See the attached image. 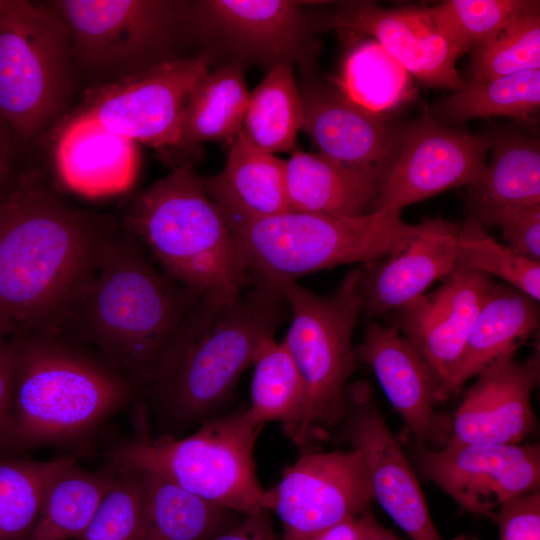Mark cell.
<instances>
[{"mask_svg":"<svg viewBox=\"0 0 540 540\" xmlns=\"http://www.w3.org/2000/svg\"><path fill=\"white\" fill-rule=\"evenodd\" d=\"M122 221L73 206L35 174L0 193V316L57 335Z\"/></svg>","mask_w":540,"mask_h":540,"instance_id":"6da1fadb","label":"cell"},{"mask_svg":"<svg viewBox=\"0 0 540 540\" xmlns=\"http://www.w3.org/2000/svg\"><path fill=\"white\" fill-rule=\"evenodd\" d=\"M289 313L274 284L264 280L233 297H200L137 390L136 402L156 419L159 432L153 435L179 437L216 417Z\"/></svg>","mask_w":540,"mask_h":540,"instance_id":"7a4b0ae2","label":"cell"},{"mask_svg":"<svg viewBox=\"0 0 540 540\" xmlns=\"http://www.w3.org/2000/svg\"><path fill=\"white\" fill-rule=\"evenodd\" d=\"M200 297L157 270L121 223L57 335L97 352L138 390Z\"/></svg>","mask_w":540,"mask_h":540,"instance_id":"3957f363","label":"cell"},{"mask_svg":"<svg viewBox=\"0 0 540 540\" xmlns=\"http://www.w3.org/2000/svg\"><path fill=\"white\" fill-rule=\"evenodd\" d=\"M13 366L8 452L52 446L90 454L96 434L137 400V387L94 350L58 335L9 341Z\"/></svg>","mask_w":540,"mask_h":540,"instance_id":"277c9868","label":"cell"},{"mask_svg":"<svg viewBox=\"0 0 540 540\" xmlns=\"http://www.w3.org/2000/svg\"><path fill=\"white\" fill-rule=\"evenodd\" d=\"M122 223L167 277L201 297H233L252 284L225 214L188 162L140 192Z\"/></svg>","mask_w":540,"mask_h":540,"instance_id":"5b68a950","label":"cell"},{"mask_svg":"<svg viewBox=\"0 0 540 540\" xmlns=\"http://www.w3.org/2000/svg\"><path fill=\"white\" fill-rule=\"evenodd\" d=\"M263 425L247 409L214 417L185 437L153 435L137 419V433L108 446L106 463L156 473L239 514L264 509L254 446Z\"/></svg>","mask_w":540,"mask_h":540,"instance_id":"8992f818","label":"cell"},{"mask_svg":"<svg viewBox=\"0 0 540 540\" xmlns=\"http://www.w3.org/2000/svg\"><path fill=\"white\" fill-rule=\"evenodd\" d=\"M227 220L252 281H296L338 265L376 261L402 249L419 228L401 212L336 217L287 211Z\"/></svg>","mask_w":540,"mask_h":540,"instance_id":"52a82bcc","label":"cell"},{"mask_svg":"<svg viewBox=\"0 0 540 540\" xmlns=\"http://www.w3.org/2000/svg\"><path fill=\"white\" fill-rule=\"evenodd\" d=\"M360 276L361 268L347 272L329 296L296 281H269L287 302L292 317L282 342L305 388L303 446L345 417L348 380L357 362L352 337L363 311Z\"/></svg>","mask_w":540,"mask_h":540,"instance_id":"ba28073f","label":"cell"},{"mask_svg":"<svg viewBox=\"0 0 540 540\" xmlns=\"http://www.w3.org/2000/svg\"><path fill=\"white\" fill-rule=\"evenodd\" d=\"M70 34L51 1L0 9V122L29 140L60 116L73 86Z\"/></svg>","mask_w":540,"mask_h":540,"instance_id":"9c48e42d","label":"cell"},{"mask_svg":"<svg viewBox=\"0 0 540 540\" xmlns=\"http://www.w3.org/2000/svg\"><path fill=\"white\" fill-rule=\"evenodd\" d=\"M66 24L74 65L109 82L178 58L193 4L173 0L51 1Z\"/></svg>","mask_w":540,"mask_h":540,"instance_id":"30bf717a","label":"cell"},{"mask_svg":"<svg viewBox=\"0 0 540 540\" xmlns=\"http://www.w3.org/2000/svg\"><path fill=\"white\" fill-rule=\"evenodd\" d=\"M211 60L209 52L178 57L103 82L87 91L75 114L161 152L184 149V108L196 83L210 71Z\"/></svg>","mask_w":540,"mask_h":540,"instance_id":"8fae6325","label":"cell"},{"mask_svg":"<svg viewBox=\"0 0 540 540\" xmlns=\"http://www.w3.org/2000/svg\"><path fill=\"white\" fill-rule=\"evenodd\" d=\"M373 498L370 475L357 450L308 452L265 490L264 509L280 518L282 540H311L360 515Z\"/></svg>","mask_w":540,"mask_h":540,"instance_id":"7c38bea8","label":"cell"},{"mask_svg":"<svg viewBox=\"0 0 540 540\" xmlns=\"http://www.w3.org/2000/svg\"><path fill=\"white\" fill-rule=\"evenodd\" d=\"M413 459L425 480L477 516L493 519L502 504L540 487L538 444H446L433 449L416 441Z\"/></svg>","mask_w":540,"mask_h":540,"instance_id":"4fadbf2b","label":"cell"},{"mask_svg":"<svg viewBox=\"0 0 540 540\" xmlns=\"http://www.w3.org/2000/svg\"><path fill=\"white\" fill-rule=\"evenodd\" d=\"M491 146L492 136L450 129L431 117L405 126L373 212H401L449 189L474 184Z\"/></svg>","mask_w":540,"mask_h":540,"instance_id":"5bb4252c","label":"cell"},{"mask_svg":"<svg viewBox=\"0 0 540 540\" xmlns=\"http://www.w3.org/2000/svg\"><path fill=\"white\" fill-rule=\"evenodd\" d=\"M323 16L293 0H206L193 4V29L215 36L238 59L259 61L270 69L298 63L310 69L318 46L313 34Z\"/></svg>","mask_w":540,"mask_h":540,"instance_id":"9a60e30c","label":"cell"},{"mask_svg":"<svg viewBox=\"0 0 540 540\" xmlns=\"http://www.w3.org/2000/svg\"><path fill=\"white\" fill-rule=\"evenodd\" d=\"M342 422L341 438L362 455L373 496L391 519L412 540H444L434 525L414 470L381 414L368 382L348 385ZM453 540L478 539L459 536Z\"/></svg>","mask_w":540,"mask_h":540,"instance_id":"2e32d148","label":"cell"},{"mask_svg":"<svg viewBox=\"0 0 540 540\" xmlns=\"http://www.w3.org/2000/svg\"><path fill=\"white\" fill-rule=\"evenodd\" d=\"M494 280L457 267L441 285L395 311L394 325L415 346L437 376L440 401L458 370L473 323Z\"/></svg>","mask_w":540,"mask_h":540,"instance_id":"e0dca14e","label":"cell"},{"mask_svg":"<svg viewBox=\"0 0 540 540\" xmlns=\"http://www.w3.org/2000/svg\"><path fill=\"white\" fill-rule=\"evenodd\" d=\"M354 353L357 361L373 370L416 441L433 449L445 446L451 434L452 418L436 410V404L441 402L440 382L399 329L394 324L370 320Z\"/></svg>","mask_w":540,"mask_h":540,"instance_id":"ac0fdd59","label":"cell"},{"mask_svg":"<svg viewBox=\"0 0 540 540\" xmlns=\"http://www.w3.org/2000/svg\"><path fill=\"white\" fill-rule=\"evenodd\" d=\"M539 377L536 353L518 362L506 354L484 368L452 417L446 444H519L532 434L537 419L531 395Z\"/></svg>","mask_w":540,"mask_h":540,"instance_id":"d6986e66","label":"cell"},{"mask_svg":"<svg viewBox=\"0 0 540 540\" xmlns=\"http://www.w3.org/2000/svg\"><path fill=\"white\" fill-rule=\"evenodd\" d=\"M302 129L320 154L387 177L399 153L404 127L369 111L337 88L308 81L300 91Z\"/></svg>","mask_w":540,"mask_h":540,"instance_id":"ffe728a7","label":"cell"},{"mask_svg":"<svg viewBox=\"0 0 540 540\" xmlns=\"http://www.w3.org/2000/svg\"><path fill=\"white\" fill-rule=\"evenodd\" d=\"M326 29L372 36L425 85L457 90L466 83L456 68L457 53L424 21L419 8L386 9L370 1H347L322 18L320 30Z\"/></svg>","mask_w":540,"mask_h":540,"instance_id":"44dd1931","label":"cell"},{"mask_svg":"<svg viewBox=\"0 0 540 540\" xmlns=\"http://www.w3.org/2000/svg\"><path fill=\"white\" fill-rule=\"evenodd\" d=\"M460 225L426 220L400 250L361 268L363 311L370 318L395 312L457 268Z\"/></svg>","mask_w":540,"mask_h":540,"instance_id":"7402d4cb","label":"cell"},{"mask_svg":"<svg viewBox=\"0 0 540 540\" xmlns=\"http://www.w3.org/2000/svg\"><path fill=\"white\" fill-rule=\"evenodd\" d=\"M55 162L59 178L69 190L102 197L132 186L139 154L136 142L91 118L73 114L58 135Z\"/></svg>","mask_w":540,"mask_h":540,"instance_id":"603a6c76","label":"cell"},{"mask_svg":"<svg viewBox=\"0 0 540 540\" xmlns=\"http://www.w3.org/2000/svg\"><path fill=\"white\" fill-rule=\"evenodd\" d=\"M386 176L297 147L285 160L289 211L354 217L373 212Z\"/></svg>","mask_w":540,"mask_h":540,"instance_id":"cb8c5ba5","label":"cell"},{"mask_svg":"<svg viewBox=\"0 0 540 540\" xmlns=\"http://www.w3.org/2000/svg\"><path fill=\"white\" fill-rule=\"evenodd\" d=\"M224 169L203 179L228 219H257L289 211L285 160L255 146L240 131L230 143Z\"/></svg>","mask_w":540,"mask_h":540,"instance_id":"d4e9b609","label":"cell"},{"mask_svg":"<svg viewBox=\"0 0 540 540\" xmlns=\"http://www.w3.org/2000/svg\"><path fill=\"white\" fill-rule=\"evenodd\" d=\"M492 155L479 179L469 186L468 217L484 228L509 210L540 205V145L517 132L492 137Z\"/></svg>","mask_w":540,"mask_h":540,"instance_id":"484cf974","label":"cell"},{"mask_svg":"<svg viewBox=\"0 0 540 540\" xmlns=\"http://www.w3.org/2000/svg\"><path fill=\"white\" fill-rule=\"evenodd\" d=\"M538 325V301L508 284L494 282L473 323L460 366L447 386L446 400L493 361L515 354Z\"/></svg>","mask_w":540,"mask_h":540,"instance_id":"4316f807","label":"cell"},{"mask_svg":"<svg viewBox=\"0 0 540 540\" xmlns=\"http://www.w3.org/2000/svg\"><path fill=\"white\" fill-rule=\"evenodd\" d=\"M117 477L115 465L88 470L74 457L47 485L29 540H80Z\"/></svg>","mask_w":540,"mask_h":540,"instance_id":"83f0119b","label":"cell"},{"mask_svg":"<svg viewBox=\"0 0 540 540\" xmlns=\"http://www.w3.org/2000/svg\"><path fill=\"white\" fill-rule=\"evenodd\" d=\"M137 470L145 540H210L236 524L237 512L210 503L156 473Z\"/></svg>","mask_w":540,"mask_h":540,"instance_id":"f1b7e54d","label":"cell"},{"mask_svg":"<svg viewBox=\"0 0 540 540\" xmlns=\"http://www.w3.org/2000/svg\"><path fill=\"white\" fill-rule=\"evenodd\" d=\"M244 62L206 73L190 92L182 119L183 148L202 142L231 143L242 130L249 93Z\"/></svg>","mask_w":540,"mask_h":540,"instance_id":"f546056e","label":"cell"},{"mask_svg":"<svg viewBox=\"0 0 540 540\" xmlns=\"http://www.w3.org/2000/svg\"><path fill=\"white\" fill-rule=\"evenodd\" d=\"M252 365L249 413L260 425L279 422L287 435L303 447L305 388L285 344L275 341L274 337L266 339Z\"/></svg>","mask_w":540,"mask_h":540,"instance_id":"4dcf8cb0","label":"cell"},{"mask_svg":"<svg viewBox=\"0 0 540 540\" xmlns=\"http://www.w3.org/2000/svg\"><path fill=\"white\" fill-rule=\"evenodd\" d=\"M302 122V98L292 65L278 64L249 93L242 132L259 149L275 155L295 148Z\"/></svg>","mask_w":540,"mask_h":540,"instance_id":"1f68e13d","label":"cell"},{"mask_svg":"<svg viewBox=\"0 0 540 540\" xmlns=\"http://www.w3.org/2000/svg\"><path fill=\"white\" fill-rule=\"evenodd\" d=\"M539 107L540 69H531L465 83L436 106L434 112L445 123L495 116L532 122Z\"/></svg>","mask_w":540,"mask_h":540,"instance_id":"d6a6232c","label":"cell"},{"mask_svg":"<svg viewBox=\"0 0 540 540\" xmlns=\"http://www.w3.org/2000/svg\"><path fill=\"white\" fill-rule=\"evenodd\" d=\"M408 71L378 42L355 45L346 55L336 88L355 104L382 114L407 101L411 94Z\"/></svg>","mask_w":540,"mask_h":540,"instance_id":"836d02e7","label":"cell"},{"mask_svg":"<svg viewBox=\"0 0 540 540\" xmlns=\"http://www.w3.org/2000/svg\"><path fill=\"white\" fill-rule=\"evenodd\" d=\"M535 10H540L536 0H447L419 8L424 21L451 45L458 57Z\"/></svg>","mask_w":540,"mask_h":540,"instance_id":"e575fe53","label":"cell"},{"mask_svg":"<svg viewBox=\"0 0 540 540\" xmlns=\"http://www.w3.org/2000/svg\"><path fill=\"white\" fill-rule=\"evenodd\" d=\"M74 457L0 458V540L30 539L47 485Z\"/></svg>","mask_w":540,"mask_h":540,"instance_id":"d590c367","label":"cell"},{"mask_svg":"<svg viewBox=\"0 0 540 540\" xmlns=\"http://www.w3.org/2000/svg\"><path fill=\"white\" fill-rule=\"evenodd\" d=\"M457 267L499 277L534 300H540V262L498 242L470 217L459 227Z\"/></svg>","mask_w":540,"mask_h":540,"instance_id":"8d00e7d4","label":"cell"},{"mask_svg":"<svg viewBox=\"0 0 540 540\" xmlns=\"http://www.w3.org/2000/svg\"><path fill=\"white\" fill-rule=\"evenodd\" d=\"M531 69H540V10L515 19L471 51V82Z\"/></svg>","mask_w":540,"mask_h":540,"instance_id":"74e56055","label":"cell"},{"mask_svg":"<svg viewBox=\"0 0 540 540\" xmlns=\"http://www.w3.org/2000/svg\"><path fill=\"white\" fill-rule=\"evenodd\" d=\"M115 466L118 469L117 480L80 540H145L140 471Z\"/></svg>","mask_w":540,"mask_h":540,"instance_id":"f35d334b","label":"cell"},{"mask_svg":"<svg viewBox=\"0 0 540 540\" xmlns=\"http://www.w3.org/2000/svg\"><path fill=\"white\" fill-rule=\"evenodd\" d=\"M494 225L499 227L507 246L540 262V205L506 211L495 218Z\"/></svg>","mask_w":540,"mask_h":540,"instance_id":"ab89813d","label":"cell"},{"mask_svg":"<svg viewBox=\"0 0 540 540\" xmlns=\"http://www.w3.org/2000/svg\"><path fill=\"white\" fill-rule=\"evenodd\" d=\"M500 540H540V493L535 491L509 500L494 518Z\"/></svg>","mask_w":540,"mask_h":540,"instance_id":"60d3db41","label":"cell"},{"mask_svg":"<svg viewBox=\"0 0 540 540\" xmlns=\"http://www.w3.org/2000/svg\"><path fill=\"white\" fill-rule=\"evenodd\" d=\"M210 540H278L266 510L245 514L244 518Z\"/></svg>","mask_w":540,"mask_h":540,"instance_id":"b9f144b4","label":"cell"},{"mask_svg":"<svg viewBox=\"0 0 540 540\" xmlns=\"http://www.w3.org/2000/svg\"><path fill=\"white\" fill-rule=\"evenodd\" d=\"M13 366L8 345L0 359V454L8 452L12 420Z\"/></svg>","mask_w":540,"mask_h":540,"instance_id":"7bdbcfd3","label":"cell"},{"mask_svg":"<svg viewBox=\"0 0 540 540\" xmlns=\"http://www.w3.org/2000/svg\"><path fill=\"white\" fill-rule=\"evenodd\" d=\"M365 511L330 527L311 540H365Z\"/></svg>","mask_w":540,"mask_h":540,"instance_id":"ee69618b","label":"cell"},{"mask_svg":"<svg viewBox=\"0 0 540 540\" xmlns=\"http://www.w3.org/2000/svg\"><path fill=\"white\" fill-rule=\"evenodd\" d=\"M366 535L365 540H399L389 529L383 527L370 508L365 511Z\"/></svg>","mask_w":540,"mask_h":540,"instance_id":"f6af8a7d","label":"cell"},{"mask_svg":"<svg viewBox=\"0 0 540 540\" xmlns=\"http://www.w3.org/2000/svg\"><path fill=\"white\" fill-rule=\"evenodd\" d=\"M8 336H13V330L9 323L0 316V359L6 354L8 350L9 341Z\"/></svg>","mask_w":540,"mask_h":540,"instance_id":"bcb514c9","label":"cell"},{"mask_svg":"<svg viewBox=\"0 0 540 540\" xmlns=\"http://www.w3.org/2000/svg\"><path fill=\"white\" fill-rule=\"evenodd\" d=\"M8 173V165L6 162V159L4 157V154L2 152V149L0 147V189L2 188L3 183L5 182V179L7 177ZM1 193V191H0Z\"/></svg>","mask_w":540,"mask_h":540,"instance_id":"7dc6e473","label":"cell"},{"mask_svg":"<svg viewBox=\"0 0 540 540\" xmlns=\"http://www.w3.org/2000/svg\"><path fill=\"white\" fill-rule=\"evenodd\" d=\"M4 0H0V9L3 6Z\"/></svg>","mask_w":540,"mask_h":540,"instance_id":"c3c4849f","label":"cell"}]
</instances>
